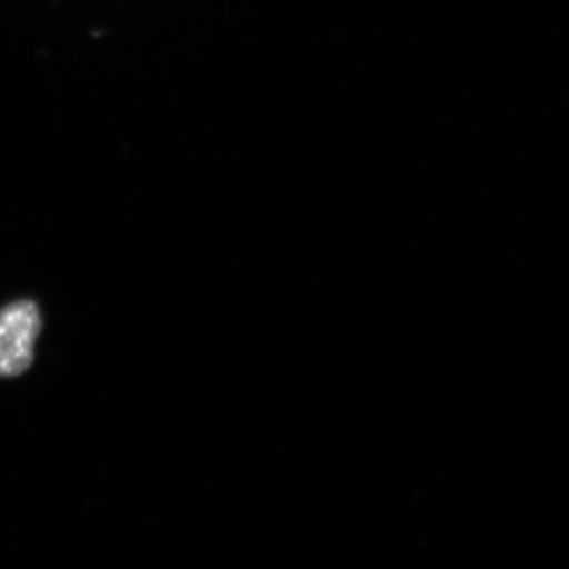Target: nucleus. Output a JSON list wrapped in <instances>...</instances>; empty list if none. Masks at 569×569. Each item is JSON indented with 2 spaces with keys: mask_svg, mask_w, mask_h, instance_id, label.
<instances>
[{
  "mask_svg": "<svg viewBox=\"0 0 569 569\" xmlns=\"http://www.w3.org/2000/svg\"><path fill=\"white\" fill-rule=\"evenodd\" d=\"M41 330L34 301L18 300L0 309V379H17L31 368Z\"/></svg>",
  "mask_w": 569,
  "mask_h": 569,
  "instance_id": "1",
  "label": "nucleus"
}]
</instances>
